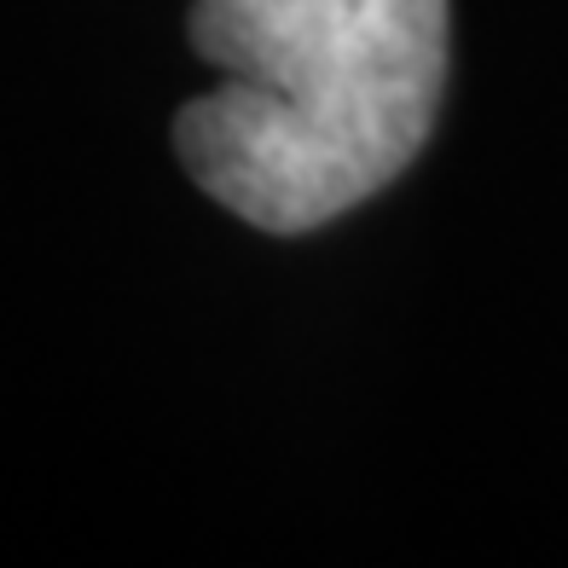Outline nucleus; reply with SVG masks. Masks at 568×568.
<instances>
[{
  "mask_svg": "<svg viewBox=\"0 0 568 568\" xmlns=\"http://www.w3.org/2000/svg\"><path fill=\"white\" fill-rule=\"evenodd\" d=\"M192 53L221 70L174 116L197 192L296 239L372 203L435 134L447 0H197Z\"/></svg>",
  "mask_w": 568,
  "mask_h": 568,
  "instance_id": "1",
  "label": "nucleus"
}]
</instances>
